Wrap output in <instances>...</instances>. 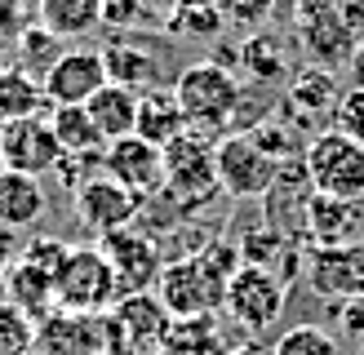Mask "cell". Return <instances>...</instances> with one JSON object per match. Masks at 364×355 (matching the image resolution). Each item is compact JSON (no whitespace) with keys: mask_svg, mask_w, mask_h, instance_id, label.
I'll return each mask as SVG.
<instances>
[{"mask_svg":"<svg viewBox=\"0 0 364 355\" xmlns=\"http://www.w3.org/2000/svg\"><path fill=\"white\" fill-rule=\"evenodd\" d=\"M173 98L182 106V120L187 129L200 138H223L235 133V120H240V106H245V84L240 76H231L227 67L209 62H191L173 76Z\"/></svg>","mask_w":364,"mask_h":355,"instance_id":"6da1fadb","label":"cell"},{"mask_svg":"<svg viewBox=\"0 0 364 355\" xmlns=\"http://www.w3.org/2000/svg\"><path fill=\"white\" fill-rule=\"evenodd\" d=\"M53 293H58V311L63 315H102L124 297L112 262L102 258L98 244H76L71 248L58 280H53Z\"/></svg>","mask_w":364,"mask_h":355,"instance_id":"7a4b0ae2","label":"cell"},{"mask_svg":"<svg viewBox=\"0 0 364 355\" xmlns=\"http://www.w3.org/2000/svg\"><path fill=\"white\" fill-rule=\"evenodd\" d=\"M302 165L306 178L320 195L333 200H364V147L351 138H342L333 129H320L311 142L302 147Z\"/></svg>","mask_w":364,"mask_h":355,"instance_id":"3957f363","label":"cell"},{"mask_svg":"<svg viewBox=\"0 0 364 355\" xmlns=\"http://www.w3.org/2000/svg\"><path fill=\"white\" fill-rule=\"evenodd\" d=\"M165 195L191 218L218 195V169H213V138L182 133L165 147Z\"/></svg>","mask_w":364,"mask_h":355,"instance_id":"277c9868","label":"cell"},{"mask_svg":"<svg viewBox=\"0 0 364 355\" xmlns=\"http://www.w3.org/2000/svg\"><path fill=\"white\" fill-rule=\"evenodd\" d=\"M213 169H218V191H223L227 200H262L267 187L276 182V173H280V165L245 129L223 133L213 142Z\"/></svg>","mask_w":364,"mask_h":355,"instance_id":"5b68a950","label":"cell"},{"mask_svg":"<svg viewBox=\"0 0 364 355\" xmlns=\"http://www.w3.org/2000/svg\"><path fill=\"white\" fill-rule=\"evenodd\" d=\"M223 289L227 280H218L196 253L191 258H169L165 271L156 280V297L173 320H209L218 307H223Z\"/></svg>","mask_w":364,"mask_h":355,"instance_id":"8992f818","label":"cell"},{"mask_svg":"<svg viewBox=\"0 0 364 355\" xmlns=\"http://www.w3.org/2000/svg\"><path fill=\"white\" fill-rule=\"evenodd\" d=\"M102 324H107V346H112V355H151L169 337L173 315L160 307L156 293H124Z\"/></svg>","mask_w":364,"mask_h":355,"instance_id":"52a82bcc","label":"cell"},{"mask_svg":"<svg viewBox=\"0 0 364 355\" xmlns=\"http://www.w3.org/2000/svg\"><path fill=\"white\" fill-rule=\"evenodd\" d=\"M284 307H289V284H280L271 271H258V266H240L223 289V311L245 333H267L284 315Z\"/></svg>","mask_w":364,"mask_h":355,"instance_id":"ba28073f","label":"cell"},{"mask_svg":"<svg viewBox=\"0 0 364 355\" xmlns=\"http://www.w3.org/2000/svg\"><path fill=\"white\" fill-rule=\"evenodd\" d=\"M102 258L112 262V271L120 280V293H147L151 284L165 271V248H160V236L142 231L138 222L134 226H120L112 236L98 240Z\"/></svg>","mask_w":364,"mask_h":355,"instance_id":"9c48e42d","label":"cell"},{"mask_svg":"<svg viewBox=\"0 0 364 355\" xmlns=\"http://www.w3.org/2000/svg\"><path fill=\"white\" fill-rule=\"evenodd\" d=\"M302 284L324 302H351L364 297V236L355 244L338 248H306V271Z\"/></svg>","mask_w":364,"mask_h":355,"instance_id":"30bf717a","label":"cell"},{"mask_svg":"<svg viewBox=\"0 0 364 355\" xmlns=\"http://www.w3.org/2000/svg\"><path fill=\"white\" fill-rule=\"evenodd\" d=\"M102 173L129 195H138V204H142V200H151V195L165 191V151L151 147V142H142L138 133L116 138V142H107V151H102Z\"/></svg>","mask_w":364,"mask_h":355,"instance_id":"8fae6325","label":"cell"},{"mask_svg":"<svg viewBox=\"0 0 364 355\" xmlns=\"http://www.w3.org/2000/svg\"><path fill=\"white\" fill-rule=\"evenodd\" d=\"M63 147L49 129V116H31V120H9L0 129V169L27 173V178H45L58 169Z\"/></svg>","mask_w":364,"mask_h":355,"instance_id":"7c38bea8","label":"cell"},{"mask_svg":"<svg viewBox=\"0 0 364 355\" xmlns=\"http://www.w3.org/2000/svg\"><path fill=\"white\" fill-rule=\"evenodd\" d=\"M41 84H45V94H49L53 106H85L107 84L102 53L98 49H85V45H67L58 53V62L41 76Z\"/></svg>","mask_w":364,"mask_h":355,"instance_id":"4fadbf2b","label":"cell"},{"mask_svg":"<svg viewBox=\"0 0 364 355\" xmlns=\"http://www.w3.org/2000/svg\"><path fill=\"white\" fill-rule=\"evenodd\" d=\"M342 98V89L333 80V71H320V67H306L289 80V94H284V111L280 120L289 129H311V138L320 133L324 120H333V106ZM329 129V124H324Z\"/></svg>","mask_w":364,"mask_h":355,"instance_id":"5bb4252c","label":"cell"},{"mask_svg":"<svg viewBox=\"0 0 364 355\" xmlns=\"http://www.w3.org/2000/svg\"><path fill=\"white\" fill-rule=\"evenodd\" d=\"M311 195H316V187H311V178H306L302 155L284 160L280 173H276V182H271L267 195H262V209H267L262 222L284 231L289 240L302 244V222H306V204H311Z\"/></svg>","mask_w":364,"mask_h":355,"instance_id":"9a60e30c","label":"cell"},{"mask_svg":"<svg viewBox=\"0 0 364 355\" xmlns=\"http://www.w3.org/2000/svg\"><path fill=\"white\" fill-rule=\"evenodd\" d=\"M76 200V218L85 231H94V236H112L120 226H134L138 222V195H129L124 187H116L112 178H89V182L71 195Z\"/></svg>","mask_w":364,"mask_h":355,"instance_id":"2e32d148","label":"cell"},{"mask_svg":"<svg viewBox=\"0 0 364 355\" xmlns=\"http://www.w3.org/2000/svg\"><path fill=\"white\" fill-rule=\"evenodd\" d=\"M235 248H240V262H245V266L271 271L280 284H294V280H302V271H306V253H302V244H298V240H289L284 231L267 226V222H262V226H253Z\"/></svg>","mask_w":364,"mask_h":355,"instance_id":"e0dca14e","label":"cell"},{"mask_svg":"<svg viewBox=\"0 0 364 355\" xmlns=\"http://www.w3.org/2000/svg\"><path fill=\"white\" fill-rule=\"evenodd\" d=\"M360 240V204L355 200H333V195H311L302 222V244L306 248H338Z\"/></svg>","mask_w":364,"mask_h":355,"instance_id":"ac0fdd59","label":"cell"},{"mask_svg":"<svg viewBox=\"0 0 364 355\" xmlns=\"http://www.w3.org/2000/svg\"><path fill=\"white\" fill-rule=\"evenodd\" d=\"M102 53V67H107V80L112 84H124V89H134V94H147V89L160 84V62H156V53L147 45H138L134 36H112L107 40Z\"/></svg>","mask_w":364,"mask_h":355,"instance_id":"d6986e66","label":"cell"},{"mask_svg":"<svg viewBox=\"0 0 364 355\" xmlns=\"http://www.w3.org/2000/svg\"><path fill=\"white\" fill-rule=\"evenodd\" d=\"M45 213H49V195L41 187V178L0 169V222L23 236V231L45 222Z\"/></svg>","mask_w":364,"mask_h":355,"instance_id":"ffe728a7","label":"cell"},{"mask_svg":"<svg viewBox=\"0 0 364 355\" xmlns=\"http://www.w3.org/2000/svg\"><path fill=\"white\" fill-rule=\"evenodd\" d=\"M134 133L142 142H151V147H160V151H165L169 142H178L182 133H191L187 120H182V106L173 98V89L156 84V89H147V94H138V124H134Z\"/></svg>","mask_w":364,"mask_h":355,"instance_id":"44dd1931","label":"cell"},{"mask_svg":"<svg viewBox=\"0 0 364 355\" xmlns=\"http://www.w3.org/2000/svg\"><path fill=\"white\" fill-rule=\"evenodd\" d=\"M5 302L23 311L31 324H49V320L58 315V293H53V280L41 275L36 266H27L23 258L5 271Z\"/></svg>","mask_w":364,"mask_h":355,"instance_id":"7402d4cb","label":"cell"},{"mask_svg":"<svg viewBox=\"0 0 364 355\" xmlns=\"http://www.w3.org/2000/svg\"><path fill=\"white\" fill-rule=\"evenodd\" d=\"M53 111V102L45 94L41 76L23 71L18 62H5L0 67V120H31V116H45Z\"/></svg>","mask_w":364,"mask_h":355,"instance_id":"603a6c76","label":"cell"},{"mask_svg":"<svg viewBox=\"0 0 364 355\" xmlns=\"http://www.w3.org/2000/svg\"><path fill=\"white\" fill-rule=\"evenodd\" d=\"M36 23L71 45L102 27V0H36Z\"/></svg>","mask_w":364,"mask_h":355,"instance_id":"cb8c5ba5","label":"cell"},{"mask_svg":"<svg viewBox=\"0 0 364 355\" xmlns=\"http://www.w3.org/2000/svg\"><path fill=\"white\" fill-rule=\"evenodd\" d=\"M85 111L94 116L98 133H102L107 142L129 138L134 124H138V94H134V89H124V84H112V80H107L98 94L85 102Z\"/></svg>","mask_w":364,"mask_h":355,"instance_id":"d4e9b609","label":"cell"},{"mask_svg":"<svg viewBox=\"0 0 364 355\" xmlns=\"http://www.w3.org/2000/svg\"><path fill=\"white\" fill-rule=\"evenodd\" d=\"M49 129H53V138H58L63 155H102L107 151V138L98 133L94 116H89L85 106H53Z\"/></svg>","mask_w":364,"mask_h":355,"instance_id":"484cf974","label":"cell"},{"mask_svg":"<svg viewBox=\"0 0 364 355\" xmlns=\"http://www.w3.org/2000/svg\"><path fill=\"white\" fill-rule=\"evenodd\" d=\"M240 71L258 84H280L289 80V49L280 36H245L240 45Z\"/></svg>","mask_w":364,"mask_h":355,"instance_id":"4316f807","label":"cell"},{"mask_svg":"<svg viewBox=\"0 0 364 355\" xmlns=\"http://www.w3.org/2000/svg\"><path fill=\"white\" fill-rule=\"evenodd\" d=\"M160 27H165L173 40H223L227 18H223L218 5H205V0H182V5Z\"/></svg>","mask_w":364,"mask_h":355,"instance_id":"83f0119b","label":"cell"},{"mask_svg":"<svg viewBox=\"0 0 364 355\" xmlns=\"http://www.w3.org/2000/svg\"><path fill=\"white\" fill-rule=\"evenodd\" d=\"M63 49H67V45H63L53 31H45L41 23H27L23 36L14 40V62L23 67V71H31V76H36V71L45 76V71L58 62V53H63Z\"/></svg>","mask_w":364,"mask_h":355,"instance_id":"f1b7e54d","label":"cell"},{"mask_svg":"<svg viewBox=\"0 0 364 355\" xmlns=\"http://www.w3.org/2000/svg\"><path fill=\"white\" fill-rule=\"evenodd\" d=\"M271 355H342L338 333H329L324 324H294L276 337Z\"/></svg>","mask_w":364,"mask_h":355,"instance_id":"f546056e","label":"cell"},{"mask_svg":"<svg viewBox=\"0 0 364 355\" xmlns=\"http://www.w3.org/2000/svg\"><path fill=\"white\" fill-rule=\"evenodd\" d=\"M36 346V324L0 297V355H31Z\"/></svg>","mask_w":364,"mask_h":355,"instance_id":"4dcf8cb0","label":"cell"},{"mask_svg":"<svg viewBox=\"0 0 364 355\" xmlns=\"http://www.w3.org/2000/svg\"><path fill=\"white\" fill-rule=\"evenodd\" d=\"M147 23H156V13L142 0H102V27H112L116 36H134Z\"/></svg>","mask_w":364,"mask_h":355,"instance_id":"1f68e13d","label":"cell"},{"mask_svg":"<svg viewBox=\"0 0 364 355\" xmlns=\"http://www.w3.org/2000/svg\"><path fill=\"white\" fill-rule=\"evenodd\" d=\"M329 129H333V133H342V138H351V142H360V147H364V89H355V84H351L347 94L338 98Z\"/></svg>","mask_w":364,"mask_h":355,"instance_id":"d6a6232c","label":"cell"},{"mask_svg":"<svg viewBox=\"0 0 364 355\" xmlns=\"http://www.w3.org/2000/svg\"><path fill=\"white\" fill-rule=\"evenodd\" d=\"M218 9H223V18L231 27H240V31H258L271 9H276V0H218Z\"/></svg>","mask_w":364,"mask_h":355,"instance_id":"836d02e7","label":"cell"},{"mask_svg":"<svg viewBox=\"0 0 364 355\" xmlns=\"http://www.w3.org/2000/svg\"><path fill=\"white\" fill-rule=\"evenodd\" d=\"M67 253H71V248H67L63 240H31V244H23V262L36 266V271L49 275V280H58Z\"/></svg>","mask_w":364,"mask_h":355,"instance_id":"e575fe53","label":"cell"},{"mask_svg":"<svg viewBox=\"0 0 364 355\" xmlns=\"http://www.w3.org/2000/svg\"><path fill=\"white\" fill-rule=\"evenodd\" d=\"M338 333L347 342H355V351L364 346V297H351L338 307Z\"/></svg>","mask_w":364,"mask_h":355,"instance_id":"d590c367","label":"cell"},{"mask_svg":"<svg viewBox=\"0 0 364 355\" xmlns=\"http://www.w3.org/2000/svg\"><path fill=\"white\" fill-rule=\"evenodd\" d=\"M23 27H27L23 0H0V49H14V40L23 36Z\"/></svg>","mask_w":364,"mask_h":355,"instance_id":"8d00e7d4","label":"cell"},{"mask_svg":"<svg viewBox=\"0 0 364 355\" xmlns=\"http://www.w3.org/2000/svg\"><path fill=\"white\" fill-rule=\"evenodd\" d=\"M18 258H23V236H18L14 226H5V222H0V275H5L9 266L18 262Z\"/></svg>","mask_w":364,"mask_h":355,"instance_id":"74e56055","label":"cell"},{"mask_svg":"<svg viewBox=\"0 0 364 355\" xmlns=\"http://www.w3.org/2000/svg\"><path fill=\"white\" fill-rule=\"evenodd\" d=\"M347 71H351V80H355V89H364V40L355 45V53H351V62H347Z\"/></svg>","mask_w":364,"mask_h":355,"instance_id":"f35d334b","label":"cell"},{"mask_svg":"<svg viewBox=\"0 0 364 355\" xmlns=\"http://www.w3.org/2000/svg\"><path fill=\"white\" fill-rule=\"evenodd\" d=\"M142 5H147V9L156 13V23H165V18H169L178 5H182V0H142Z\"/></svg>","mask_w":364,"mask_h":355,"instance_id":"ab89813d","label":"cell"},{"mask_svg":"<svg viewBox=\"0 0 364 355\" xmlns=\"http://www.w3.org/2000/svg\"><path fill=\"white\" fill-rule=\"evenodd\" d=\"M227 355H271V346H258V342H249V346H235Z\"/></svg>","mask_w":364,"mask_h":355,"instance_id":"60d3db41","label":"cell"},{"mask_svg":"<svg viewBox=\"0 0 364 355\" xmlns=\"http://www.w3.org/2000/svg\"><path fill=\"white\" fill-rule=\"evenodd\" d=\"M205 5H218V0H205Z\"/></svg>","mask_w":364,"mask_h":355,"instance_id":"b9f144b4","label":"cell"},{"mask_svg":"<svg viewBox=\"0 0 364 355\" xmlns=\"http://www.w3.org/2000/svg\"><path fill=\"white\" fill-rule=\"evenodd\" d=\"M355 355H364V346H360V351H355Z\"/></svg>","mask_w":364,"mask_h":355,"instance_id":"7bdbcfd3","label":"cell"},{"mask_svg":"<svg viewBox=\"0 0 364 355\" xmlns=\"http://www.w3.org/2000/svg\"><path fill=\"white\" fill-rule=\"evenodd\" d=\"M0 129H5V120H0Z\"/></svg>","mask_w":364,"mask_h":355,"instance_id":"ee69618b","label":"cell"}]
</instances>
